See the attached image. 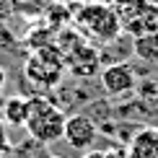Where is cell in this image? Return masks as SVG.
Wrapping results in <instances>:
<instances>
[{
  "mask_svg": "<svg viewBox=\"0 0 158 158\" xmlns=\"http://www.w3.org/2000/svg\"><path fill=\"white\" fill-rule=\"evenodd\" d=\"M13 150V145H10V140H8V135H5V124L0 122V158H5Z\"/></svg>",
  "mask_w": 158,
  "mask_h": 158,
  "instance_id": "cell-13",
  "label": "cell"
},
{
  "mask_svg": "<svg viewBox=\"0 0 158 158\" xmlns=\"http://www.w3.org/2000/svg\"><path fill=\"white\" fill-rule=\"evenodd\" d=\"M3 119H5V124H13V127H26V122H29V98H23V96L5 98Z\"/></svg>",
  "mask_w": 158,
  "mask_h": 158,
  "instance_id": "cell-9",
  "label": "cell"
},
{
  "mask_svg": "<svg viewBox=\"0 0 158 158\" xmlns=\"http://www.w3.org/2000/svg\"><path fill=\"white\" fill-rule=\"evenodd\" d=\"M124 31L132 34L135 39H137V36H145V34H158V5L150 3L140 16L132 18V21L124 26Z\"/></svg>",
  "mask_w": 158,
  "mask_h": 158,
  "instance_id": "cell-8",
  "label": "cell"
},
{
  "mask_svg": "<svg viewBox=\"0 0 158 158\" xmlns=\"http://www.w3.org/2000/svg\"><path fill=\"white\" fill-rule=\"evenodd\" d=\"M23 73L34 85H39V88H55V85H60L62 75L68 73L65 55L60 52L57 44L34 49L29 55V60H26V65H23Z\"/></svg>",
  "mask_w": 158,
  "mask_h": 158,
  "instance_id": "cell-3",
  "label": "cell"
},
{
  "mask_svg": "<svg viewBox=\"0 0 158 158\" xmlns=\"http://www.w3.org/2000/svg\"><path fill=\"white\" fill-rule=\"evenodd\" d=\"M150 5V0H114V10L122 21V29L127 26L132 18H137L143 10Z\"/></svg>",
  "mask_w": 158,
  "mask_h": 158,
  "instance_id": "cell-11",
  "label": "cell"
},
{
  "mask_svg": "<svg viewBox=\"0 0 158 158\" xmlns=\"http://www.w3.org/2000/svg\"><path fill=\"white\" fill-rule=\"evenodd\" d=\"M114 156V150H88L83 158H111Z\"/></svg>",
  "mask_w": 158,
  "mask_h": 158,
  "instance_id": "cell-15",
  "label": "cell"
},
{
  "mask_svg": "<svg viewBox=\"0 0 158 158\" xmlns=\"http://www.w3.org/2000/svg\"><path fill=\"white\" fill-rule=\"evenodd\" d=\"M13 10H16V0H0V21H5Z\"/></svg>",
  "mask_w": 158,
  "mask_h": 158,
  "instance_id": "cell-14",
  "label": "cell"
},
{
  "mask_svg": "<svg viewBox=\"0 0 158 158\" xmlns=\"http://www.w3.org/2000/svg\"><path fill=\"white\" fill-rule=\"evenodd\" d=\"M73 29L88 42L109 44L122 34V21L117 16L114 5L101 0H78L73 10Z\"/></svg>",
  "mask_w": 158,
  "mask_h": 158,
  "instance_id": "cell-1",
  "label": "cell"
},
{
  "mask_svg": "<svg viewBox=\"0 0 158 158\" xmlns=\"http://www.w3.org/2000/svg\"><path fill=\"white\" fill-rule=\"evenodd\" d=\"M5 83H8V73H5V68L0 65V96H3V91H5Z\"/></svg>",
  "mask_w": 158,
  "mask_h": 158,
  "instance_id": "cell-16",
  "label": "cell"
},
{
  "mask_svg": "<svg viewBox=\"0 0 158 158\" xmlns=\"http://www.w3.org/2000/svg\"><path fill=\"white\" fill-rule=\"evenodd\" d=\"M150 3H153V5H158V0H150Z\"/></svg>",
  "mask_w": 158,
  "mask_h": 158,
  "instance_id": "cell-19",
  "label": "cell"
},
{
  "mask_svg": "<svg viewBox=\"0 0 158 158\" xmlns=\"http://www.w3.org/2000/svg\"><path fill=\"white\" fill-rule=\"evenodd\" d=\"M135 55L145 62H158V34H145L135 39Z\"/></svg>",
  "mask_w": 158,
  "mask_h": 158,
  "instance_id": "cell-12",
  "label": "cell"
},
{
  "mask_svg": "<svg viewBox=\"0 0 158 158\" xmlns=\"http://www.w3.org/2000/svg\"><path fill=\"white\" fill-rule=\"evenodd\" d=\"M55 3H75V0H55Z\"/></svg>",
  "mask_w": 158,
  "mask_h": 158,
  "instance_id": "cell-18",
  "label": "cell"
},
{
  "mask_svg": "<svg viewBox=\"0 0 158 158\" xmlns=\"http://www.w3.org/2000/svg\"><path fill=\"white\" fill-rule=\"evenodd\" d=\"M101 85L109 96H124L137 85V78H135V70L130 68L127 62H114V65H106L101 70Z\"/></svg>",
  "mask_w": 158,
  "mask_h": 158,
  "instance_id": "cell-5",
  "label": "cell"
},
{
  "mask_svg": "<svg viewBox=\"0 0 158 158\" xmlns=\"http://www.w3.org/2000/svg\"><path fill=\"white\" fill-rule=\"evenodd\" d=\"M65 65H68V73H73L78 78H91L98 73V52L91 47L88 42H81L75 49H70L65 55Z\"/></svg>",
  "mask_w": 158,
  "mask_h": 158,
  "instance_id": "cell-6",
  "label": "cell"
},
{
  "mask_svg": "<svg viewBox=\"0 0 158 158\" xmlns=\"http://www.w3.org/2000/svg\"><path fill=\"white\" fill-rule=\"evenodd\" d=\"M127 158H158V130H140L130 140Z\"/></svg>",
  "mask_w": 158,
  "mask_h": 158,
  "instance_id": "cell-7",
  "label": "cell"
},
{
  "mask_svg": "<svg viewBox=\"0 0 158 158\" xmlns=\"http://www.w3.org/2000/svg\"><path fill=\"white\" fill-rule=\"evenodd\" d=\"M111 158H127V153H114Z\"/></svg>",
  "mask_w": 158,
  "mask_h": 158,
  "instance_id": "cell-17",
  "label": "cell"
},
{
  "mask_svg": "<svg viewBox=\"0 0 158 158\" xmlns=\"http://www.w3.org/2000/svg\"><path fill=\"white\" fill-rule=\"evenodd\" d=\"M65 122H68L65 111L57 106V104H52L49 98H44V96H31L29 98V122H26V132L34 137L36 143L49 145V143L62 140Z\"/></svg>",
  "mask_w": 158,
  "mask_h": 158,
  "instance_id": "cell-2",
  "label": "cell"
},
{
  "mask_svg": "<svg viewBox=\"0 0 158 158\" xmlns=\"http://www.w3.org/2000/svg\"><path fill=\"white\" fill-rule=\"evenodd\" d=\"M96 137H98V127H96V122L91 119V117H85V114L68 117L62 140L68 143L73 150H88L96 143Z\"/></svg>",
  "mask_w": 158,
  "mask_h": 158,
  "instance_id": "cell-4",
  "label": "cell"
},
{
  "mask_svg": "<svg viewBox=\"0 0 158 158\" xmlns=\"http://www.w3.org/2000/svg\"><path fill=\"white\" fill-rule=\"evenodd\" d=\"M44 18H47V26L52 31H65L70 23H73V10H70V3H55L49 5L47 13H44Z\"/></svg>",
  "mask_w": 158,
  "mask_h": 158,
  "instance_id": "cell-10",
  "label": "cell"
}]
</instances>
